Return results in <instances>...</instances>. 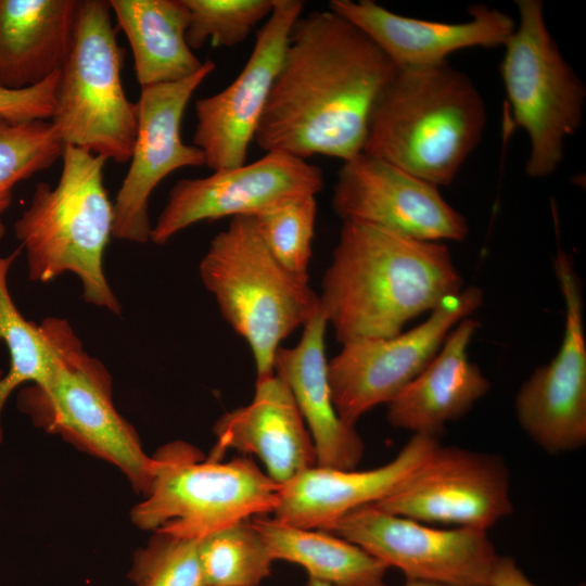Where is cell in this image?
I'll return each instance as SVG.
<instances>
[{"instance_id": "4fadbf2b", "label": "cell", "mask_w": 586, "mask_h": 586, "mask_svg": "<svg viewBox=\"0 0 586 586\" xmlns=\"http://www.w3.org/2000/svg\"><path fill=\"white\" fill-rule=\"evenodd\" d=\"M555 273L564 303V331L556 357L536 369L515 397L518 421L552 455L586 444V339L583 293L572 258L558 250Z\"/></svg>"}, {"instance_id": "484cf974", "label": "cell", "mask_w": 586, "mask_h": 586, "mask_svg": "<svg viewBox=\"0 0 586 586\" xmlns=\"http://www.w3.org/2000/svg\"><path fill=\"white\" fill-rule=\"evenodd\" d=\"M20 250L0 257V342L8 348L10 366L0 372V443L1 412L10 394L21 384H44L52 373L53 349L41 324L26 320L15 306L8 288V273Z\"/></svg>"}, {"instance_id": "603a6c76", "label": "cell", "mask_w": 586, "mask_h": 586, "mask_svg": "<svg viewBox=\"0 0 586 586\" xmlns=\"http://www.w3.org/2000/svg\"><path fill=\"white\" fill-rule=\"evenodd\" d=\"M79 0H0V89L36 86L63 66Z\"/></svg>"}, {"instance_id": "d6a6232c", "label": "cell", "mask_w": 586, "mask_h": 586, "mask_svg": "<svg viewBox=\"0 0 586 586\" xmlns=\"http://www.w3.org/2000/svg\"><path fill=\"white\" fill-rule=\"evenodd\" d=\"M491 586H537L510 557L500 556L492 576ZM578 586H585L581 584Z\"/></svg>"}, {"instance_id": "e575fe53", "label": "cell", "mask_w": 586, "mask_h": 586, "mask_svg": "<svg viewBox=\"0 0 586 586\" xmlns=\"http://www.w3.org/2000/svg\"><path fill=\"white\" fill-rule=\"evenodd\" d=\"M305 586H331V585L314 579V578H308V582L306 583Z\"/></svg>"}, {"instance_id": "8992f818", "label": "cell", "mask_w": 586, "mask_h": 586, "mask_svg": "<svg viewBox=\"0 0 586 586\" xmlns=\"http://www.w3.org/2000/svg\"><path fill=\"white\" fill-rule=\"evenodd\" d=\"M40 324L54 354L52 373L44 384L18 393V408L35 425L117 467L145 495L153 458L115 409L107 369L84 349L67 320L47 317Z\"/></svg>"}, {"instance_id": "f1b7e54d", "label": "cell", "mask_w": 586, "mask_h": 586, "mask_svg": "<svg viewBox=\"0 0 586 586\" xmlns=\"http://www.w3.org/2000/svg\"><path fill=\"white\" fill-rule=\"evenodd\" d=\"M317 216L315 195L284 200L253 216L275 259L295 277L308 281Z\"/></svg>"}, {"instance_id": "1f68e13d", "label": "cell", "mask_w": 586, "mask_h": 586, "mask_svg": "<svg viewBox=\"0 0 586 586\" xmlns=\"http://www.w3.org/2000/svg\"><path fill=\"white\" fill-rule=\"evenodd\" d=\"M59 79L60 71L29 88L0 89V117L12 123L50 120L54 112Z\"/></svg>"}, {"instance_id": "6da1fadb", "label": "cell", "mask_w": 586, "mask_h": 586, "mask_svg": "<svg viewBox=\"0 0 586 586\" xmlns=\"http://www.w3.org/2000/svg\"><path fill=\"white\" fill-rule=\"evenodd\" d=\"M397 67L357 26L331 11L301 15L254 141L265 152L343 162L362 152L371 111Z\"/></svg>"}, {"instance_id": "ac0fdd59", "label": "cell", "mask_w": 586, "mask_h": 586, "mask_svg": "<svg viewBox=\"0 0 586 586\" xmlns=\"http://www.w3.org/2000/svg\"><path fill=\"white\" fill-rule=\"evenodd\" d=\"M328 9L362 30L398 69L431 67L459 50L502 47L515 27L507 13L473 4L464 22L404 16L372 0H331Z\"/></svg>"}, {"instance_id": "5b68a950", "label": "cell", "mask_w": 586, "mask_h": 586, "mask_svg": "<svg viewBox=\"0 0 586 586\" xmlns=\"http://www.w3.org/2000/svg\"><path fill=\"white\" fill-rule=\"evenodd\" d=\"M199 269L224 319L251 348L256 379L272 374L281 342L318 311L319 295L275 259L253 216L232 217Z\"/></svg>"}, {"instance_id": "7a4b0ae2", "label": "cell", "mask_w": 586, "mask_h": 586, "mask_svg": "<svg viewBox=\"0 0 586 586\" xmlns=\"http://www.w3.org/2000/svg\"><path fill=\"white\" fill-rule=\"evenodd\" d=\"M321 289L320 308L343 345L399 334L459 293L462 278L443 242L342 221Z\"/></svg>"}, {"instance_id": "277c9868", "label": "cell", "mask_w": 586, "mask_h": 586, "mask_svg": "<svg viewBox=\"0 0 586 586\" xmlns=\"http://www.w3.org/2000/svg\"><path fill=\"white\" fill-rule=\"evenodd\" d=\"M106 161L65 145L56 186H36L14 232L26 252L31 281L47 283L71 272L80 281L85 302L120 315V303L103 270L114 222L113 203L103 182Z\"/></svg>"}, {"instance_id": "3957f363", "label": "cell", "mask_w": 586, "mask_h": 586, "mask_svg": "<svg viewBox=\"0 0 586 586\" xmlns=\"http://www.w3.org/2000/svg\"><path fill=\"white\" fill-rule=\"evenodd\" d=\"M486 122L482 94L448 61L397 68L371 111L362 152L447 187L479 145Z\"/></svg>"}, {"instance_id": "7c38bea8", "label": "cell", "mask_w": 586, "mask_h": 586, "mask_svg": "<svg viewBox=\"0 0 586 586\" xmlns=\"http://www.w3.org/2000/svg\"><path fill=\"white\" fill-rule=\"evenodd\" d=\"M372 506L422 523L487 531L513 511L509 470L496 454L440 445Z\"/></svg>"}, {"instance_id": "d4e9b609", "label": "cell", "mask_w": 586, "mask_h": 586, "mask_svg": "<svg viewBox=\"0 0 586 586\" xmlns=\"http://www.w3.org/2000/svg\"><path fill=\"white\" fill-rule=\"evenodd\" d=\"M273 560L306 570L331 586H386L388 568L354 543L333 533L293 526L273 517L252 519Z\"/></svg>"}, {"instance_id": "2e32d148", "label": "cell", "mask_w": 586, "mask_h": 586, "mask_svg": "<svg viewBox=\"0 0 586 586\" xmlns=\"http://www.w3.org/2000/svg\"><path fill=\"white\" fill-rule=\"evenodd\" d=\"M301 0H273L240 74L221 91L195 101L192 144L213 171L245 164L250 144L280 68L289 35L302 15Z\"/></svg>"}, {"instance_id": "cb8c5ba5", "label": "cell", "mask_w": 586, "mask_h": 586, "mask_svg": "<svg viewBox=\"0 0 586 586\" xmlns=\"http://www.w3.org/2000/svg\"><path fill=\"white\" fill-rule=\"evenodd\" d=\"M129 42L140 87L176 82L203 66L188 46L190 13L183 0H109Z\"/></svg>"}, {"instance_id": "30bf717a", "label": "cell", "mask_w": 586, "mask_h": 586, "mask_svg": "<svg viewBox=\"0 0 586 586\" xmlns=\"http://www.w3.org/2000/svg\"><path fill=\"white\" fill-rule=\"evenodd\" d=\"M483 294L469 286L443 301L416 328L384 339L342 345L328 361L332 399L348 424L395 398L435 357L448 333L482 304Z\"/></svg>"}, {"instance_id": "83f0119b", "label": "cell", "mask_w": 586, "mask_h": 586, "mask_svg": "<svg viewBox=\"0 0 586 586\" xmlns=\"http://www.w3.org/2000/svg\"><path fill=\"white\" fill-rule=\"evenodd\" d=\"M64 143L50 120L12 123L0 117V217L14 188L62 157Z\"/></svg>"}, {"instance_id": "ba28073f", "label": "cell", "mask_w": 586, "mask_h": 586, "mask_svg": "<svg viewBox=\"0 0 586 586\" xmlns=\"http://www.w3.org/2000/svg\"><path fill=\"white\" fill-rule=\"evenodd\" d=\"M123 60L109 1L79 0L73 43L60 69L50 119L64 145L129 162L138 109L123 87Z\"/></svg>"}, {"instance_id": "5bb4252c", "label": "cell", "mask_w": 586, "mask_h": 586, "mask_svg": "<svg viewBox=\"0 0 586 586\" xmlns=\"http://www.w3.org/2000/svg\"><path fill=\"white\" fill-rule=\"evenodd\" d=\"M215 66L207 60L186 79L141 88L130 165L113 203L114 238L150 241L148 205L153 190L175 170L205 166L203 153L181 139V122L193 93Z\"/></svg>"}, {"instance_id": "52a82bcc", "label": "cell", "mask_w": 586, "mask_h": 586, "mask_svg": "<svg viewBox=\"0 0 586 586\" xmlns=\"http://www.w3.org/2000/svg\"><path fill=\"white\" fill-rule=\"evenodd\" d=\"M153 458L145 498L131 511L140 528L200 540L238 522L272 513L280 485L249 457L205 458L173 442Z\"/></svg>"}, {"instance_id": "e0dca14e", "label": "cell", "mask_w": 586, "mask_h": 586, "mask_svg": "<svg viewBox=\"0 0 586 586\" xmlns=\"http://www.w3.org/2000/svg\"><path fill=\"white\" fill-rule=\"evenodd\" d=\"M331 204L342 221L369 224L419 240L459 242L469 232L466 218L438 187L364 152L343 162Z\"/></svg>"}, {"instance_id": "4316f807", "label": "cell", "mask_w": 586, "mask_h": 586, "mask_svg": "<svg viewBox=\"0 0 586 586\" xmlns=\"http://www.w3.org/2000/svg\"><path fill=\"white\" fill-rule=\"evenodd\" d=\"M206 586H258L275 561L252 519L199 540Z\"/></svg>"}, {"instance_id": "d590c367", "label": "cell", "mask_w": 586, "mask_h": 586, "mask_svg": "<svg viewBox=\"0 0 586 586\" xmlns=\"http://www.w3.org/2000/svg\"><path fill=\"white\" fill-rule=\"evenodd\" d=\"M4 233H5V227H4V224L2 222V219L0 217V240L2 239Z\"/></svg>"}, {"instance_id": "4dcf8cb0", "label": "cell", "mask_w": 586, "mask_h": 586, "mask_svg": "<svg viewBox=\"0 0 586 586\" xmlns=\"http://www.w3.org/2000/svg\"><path fill=\"white\" fill-rule=\"evenodd\" d=\"M135 586H206L199 540L156 534L133 559Z\"/></svg>"}, {"instance_id": "8fae6325", "label": "cell", "mask_w": 586, "mask_h": 586, "mask_svg": "<svg viewBox=\"0 0 586 586\" xmlns=\"http://www.w3.org/2000/svg\"><path fill=\"white\" fill-rule=\"evenodd\" d=\"M359 546L406 578L443 586H491L500 556L487 531L436 528L425 523L362 506L330 530Z\"/></svg>"}, {"instance_id": "9c48e42d", "label": "cell", "mask_w": 586, "mask_h": 586, "mask_svg": "<svg viewBox=\"0 0 586 586\" xmlns=\"http://www.w3.org/2000/svg\"><path fill=\"white\" fill-rule=\"evenodd\" d=\"M518 22L502 48L500 75L514 125L528 139L525 173L552 175L584 119L586 88L552 37L542 0H517Z\"/></svg>"}, {"instance_id": "44dd1931", "label": "cell", "mask_w": 586, "mask_h": 586, "mask_svg": "<svg viewBox=\"0 0 586 586\" xmlns=\"http://www.w3.org/2000/svg\"><path fill=\"white\" fill-rule=\"evenodd\" d=\"M303 327L302 337L295 346L278 348L273 371L293 395L311 436L317 466L356 469L365 446L355 425L340 417L332 399L324 349L328 321L320 305Z\"/></svg>"}, {"instance_id": "ffe728a7", "label": "cell", "mask_w": 586, "mask_h": 586, "mask_svg": "<svg viewBox=\"0 0 586 586\" xmlns=\"http://www.w3.org/2000/svg\"><path fill=\"white\" fill-rule=\"evenodd\" d=\"M214 432L217 442L209 458L222 459L229 449L254 455L279 485L317 466L311 436L289 386L276 372L256 379L251 403L221 416Z\"/></svg>"}, {"instance_id": "9a60e30c", "label": "cell", "mask_w": 586, "mask_h": 586, "mask_svg": "<svg viewBox=\"0 0 586 586\" xmlns=\"http://www.w3.org/2000/svg\"><path fill=\"white\" fill-rule=\"evenodd\" d=\"M323 184L320 167L278 151L206 177L181 179L171 188L152 226L150 241L163 245L178 232L204 220L254 216L288 199L316 196Z\"/></svg>"}, {"instance_id": "7402d4cb", "label": "cell", "mask_w": 586, "mask_h": 586, "mask_svg": "<svg viewBox=\"0 0 586 586\" xmlns=\"http://www.w3.org/2000/svg\"><path fill=\"white\" fill-rule=\"evenodd\" d=\"M476 329L470 317L454 327L431 362L387 404L392 426L440 438L448 422L489 391V381L468 355Z\"/></svg>"}, {"instance_id": "836d02e7", "label": "cell", "mask_w": 586, "mask_h": 586, "mask_svg": "<svg viewBox=\"0 0 586 586\" xmlns=\"http://www.w3.org/2000/svg\"><path fill=\"white\" fill-rule=\"evenodd\" d=\"M404 586H443V585L428 582V581L406 578Z\"/></svg>"}, {"instance_id": "f546056e", "label": "cell", "mask_w": 586, "mask_h": 586, "mask_svg": "<svg viewBox=\"0 0 586 586\" xmlns=\"http://www.w3.org/2000/svg\"><path fill=\"white\" fill-rule=\"evenodd\" d=\"M190 13L188 46L198 50L211 40L227 48L244 41L255 26L269 17L273 0H183Z\"/></svg>"}, {"instance_id": "d6986e66", "label": "cell", "mask_w": 586, "mask_h": 586, "mask_svg": "<svg viewBox=\"0 0 586 586\" xmlns=\"http://www.w3.org/2000/svg\"><path fill=\"white\" fill-rule=\"evenodd\" d=\"M440 445L437 437L412 434L395 458L378 468H308L280 485L272 517L293 526L329 532L347 513L393 493Z\"/></svg>"}]
</instances>
